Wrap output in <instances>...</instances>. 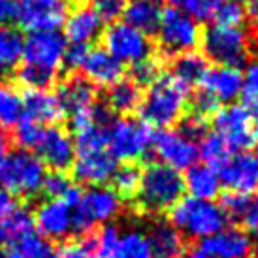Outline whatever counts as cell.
<instances>
[{
	"instance_id": "obj_35",
	"label": "cell",
	"mask_w": 258,
	"mask_h": 258,
	"mask_svg": "<svg viewBox=\"0 0 258 258\" xmlns=\"http://www.w3.org/2000/svg\"><path fill=\"white\" fill-rule=\"evenodd\" d=\"M121 234L113 224H100L94 230V254L96 258H117Z\"/></svg>"
},
{
	"instance_id": "obj_34",
	"label": "cell",
	"mask_w": 258,
	"mask_h": 258,
	"mask_svg": "<svg viewBox=\"0 0 258 258\" xmlns=\"http://www.w3.org/2000/svg\"><path fill=\"white\" fill-rule=\"evenodd\" d=\"M173 8H177L179 12L192 17L194 21H209L213 19L219 12V8L226 0H170Z\"/></svg>"
},
{
	"instance_id": "obj_27",
	"label": "cell",
	"mask_w": 258,
	"mask_h": 258,
	"mask_svg": "<svg viewBox=\"0 0 258 258\" xmlns=\"http://www.w3.org/2000/svg\"><path fill=\"white\" fill-rule=\"evenodd\" d=\"M124 23L132 25L134 29L142 30L144 34H153L158 29L160 21V10L153 2H144V0H134L132 4L124 10Z\"/></svg>"
},
{
	"instance_id": "obj_28",
	"label": "cell",
	"mask_w": 258,
	"mask_h": 258,
	"mask_svg": "<svg viewBox=\"0 0 258 258\" xmlns=\"http://www.w3.org/2000/svg\"><path fill=\"white\" fill-rule=\"evenodd\" d=\"M208 70L209 68L204 55L196 53V51H188V53H183L173 60L172 76L190 89L192 85H200L202 78L206 76Z\"/></svg>"
},
{
	"instance_id": "obj_36",
	"label": "cell",
	"mask_w": 258,
	"mask_h": 258,
	"mask_svg": "<svg viewBox=\"0 0 258 258\" xmlns=\"http://www.w3.org/2000/svg\"><path fill=\"white\" fill-rule=\"evenodd\" d=\"M0 226L4 230L8 241L15 243L27 232L34 230V215L29 211V208H17Z\"/></svg>"
},
{
	"instance_id": "obj_46",
	"label": "cell",
	"mask_w": 258,
	"mask_h": 258,
	"mask_svg": "<svg viewBox=\"0 0 258 258\" xmlns=\"http://www.w3.org/2000/svg\"><path fill=\"white\" fill-rule=\"evenodd\" d=\"M55 258H96L93 249L83 243V239L74 237L60 245L55 252Z\"/></svg>"
},
{
	"instance_id": "obj_45",
	"label": "cell",
	"mask_w": 258,
	"mask_h": 258,
	"mask_svg": "<svg viewBox=\"0 0 258 258\" xmlns=\"http://www.w3.org/2000/svg\"><path fill=\"white\" fill-rule=\"evenodd\" d=\"M74 183L66 177L62 172H51L45 173V179L42 185V192L47 198H62L64 192L72 186Z\"/></svg>"
},
{
	"instance_id": "obj_23",
	"label": "cell",
	"mask_w": 258,
	"mask_h": 258,
	"mask_svg": "<svg viewBox=\"0 0 258 258\" xmlns=\"http://www.w3.org/2000/svg\"><path fill=\"white\" fill-rule=\"evenodd\" d=\"M60 117L62 111L58 108V102L49 91H27L23 96V119L43 126L58 121Z\"/></svg>"
},
{
	"instance_id": "obj_43",
	"label": "cell",
	"mask_w": 258,
	"mask_h": 258,
	"mask_svg": "<svg viewBox=\"0 0 258 258\" xmlns=\"http://www.w3.org/2000/svg\"><path fill=\"white\" fill-rule=\"evenodd\" d=\"M128 6V0H91V8L98 14V17L104 21H115L119 19Z\"/></svg>"
},
{
	"instance_id": "obj_24",
	"label": "cell",
	"mask_w": 258,
	"mask_h": 258,
	"mask_svg": "<svg viewBox=\"0 0 258 258\" xmlns=\"http://www.w3.org/2000/svg\"><path fill=\"white\" fill-rule=\"evenodd\" d=\"M183 179H185V190H188L196 200L213 202V198H217L221 192L219 173L206 164H194L192 168H188Z\"/></svg>"
},
{
	"instance_id": "obj_56",
	"label": "cell",
	"mask_w": 258,
	"mask_h": 258,
	"mask_svg": "<svg viewBox=\"0 0 258 258\" xmlns=\"http://www.w3.org/2000/svg\"><path fill=\"white\" fill-rule=\"evenodd\" d=\"M144 2H153V4H158L160 0H144Z\"/></svg>"
},
{
	"instance_id": "obj_9",
	"label": "cell",
	"mask_w": 258,
	"mask_h": 258,
	"mask_svg": "<svg viewBox=\"0 0 258 258\" xmlns=\"http://www.w3.org/2000/svg\"><path fill=\"white\" fill-rule=\"evenodd\" d=\"M119 196L106 186H93L81 194V200L72 211V232L76 236L87 234L113 219L121 211Z\"/></svg>"
},
{
	"instance_id": "obj_39",
	"label": "cell",
	"mask_w": 258,
	"mask_h": 258,
	"mask_svg": "<svg viewBox=\"0 0 258 258\" xmlns=\"http://www.w3.org/2000/svg\"><path fill=\"white\" fill-rule=\"evenodd\" d=\"M117 258H153L147 236L140 232H128L121 237Z\"/></svg>"
},
{
	"instance_id": "obj_49",
	"label": "cell",
	"mask_w": 258,
	"mask_h": 258,
	"mask_svg": "<svg viewBox=\"0 0 258 258\" xmlns=\"http://www.w3.org/2000/svg\"><path fill=\"white\" fill-rule=\"evenodd\" d=\"M245 228H247V234H251L254 237V241L258 245V196L254 200H251V206H249V211H247V215H245L243 222Z\"/></svg>"
},
{
	"instance_id": "obj_55",
	"label": "cell",
	"mask_w": 258,
	"mask_h": 258,
	"mask_svg": "<svg viewBox=\"0 0 258 258\" xmlns=\"http://www.w3.org/2000/svg\"><path fill=\"white\" fill-rule=\"evenodd\" d=\"M6 72H8V68L4 64H0V81L6 78Z\"/></svg>"
},
{
	"instance_id": "obj_48",
	"label": "cell",
	"mask_w": 258,
	"mask_h": 258,
	"mask_svg": "<svg viewBox=\"0 0 258 258\" xmlns=\"http://www.w3.org/2000/svg\"><path fill=\"white\" fill-rule=\"evenodd\" d=\"M87 51L89 49H87L85 45H76V43H70V45L66 47V53H64V64L68 66V68H72V70L81 68Z\"/></svg>"
},
{
	"instance_id": "obj_11",
	"label": "cell",
	"mask_w": 258,
	"mask_h": 258,
	"mask_svg": "<svg viewBox=\"0 0 258 258\" xmlns=\"http://www.w3.org/2000/svg\"><path fill=\"white\" fill-rule=\"evenodd\" d=\"M153 151L160 158V164L170 166L177 172L192 168L200 158L196 140L188 136L185 130L177 128H162L155 134Z\"/></svg>"
},
{
	"instance_id": "obj_37",
	"label": "cell",
	"mask_w": 258,
	"mask_h": 258,
	"mask_svg": "<svg viewBox=\"0 0 258 258\" xmlns=\"http://www.w3.org/2000/svg\"><path fill=\"white\" fill-rule=\"evenodd\" d=\"M241 74H243V85L239 93L241 102L251 113L258 115V58L251 60Z\"/></svg>"
},
{
	"instance_id": "obj_4",
	"label": "cell",
	"mask_w": 258,
	"mask_h": 258,
	"mask_svg": "<svg viewBox=\"0 0 258 258\" xmlns=\"http://www.w3.org/2000/svg\"><path fill=\"white\" fill-rule=\"evenodd\" d=\"M45 166L40 158L25 149L8 153L0 164V183L14 198L29 200L42 190L45 179Z\"/></svg>"
},
{
	"instance_id": "obj_21",
	"label": "cell",
	"mask_w": 258,
	"mask_h": 258,
	"mask_svg": "<svg viewBox=\"0 0 258 258\" xmlns=\"http://www.w3.org/2000/svg\"><path fill=\"white\" fill-rule=\"evenodd\" d=\"M93 85L111 87L122 79V64L106 49H89L79 68Z\"/></svg>"
},
{
	"instance_id": "obj_16",
	"label": "cell",
	"mask_w": 258,
	"mask_h": 258,
	"mask_svg": "<svg viewBox=\"0 0 258 258\" xmlns=\"http://www.w3.org/2000/svg\"><path fill=\"white\" fill-rule=\"evenodd\" d=\"M36 157L43 162V166L51 168L53 172L64 173L68 168H72L76 158V147L74 140L66 130L58 126H43L42 138L38 142Z\"/></svg>"
},
{
	"instance_id": "obj_41",
	"label": "cell",
	"mask_w": 258,
	"mask_h": 258,
	"mask_svg": "<svg viewBox=\"0 0 258 258\" xmlns=\"http://www.w3.org/2000/svg\"><path fill=\"white\" fill-rule=\"evenodd\" d=\"M42 132L43 126H40V124L32 121H27V119H21L15 124V142L25 151L36 149L38 142L42 138Z\"/></svg>"
},
{
	"instance_id": "obj_19",
	"label": "cell",
	"mask_w": 258,
	"mask_h": 258,
	"mask_svg": "<svg viewBox=\"0 0 258 258\" xmlns=\"http://www.w3.org/2000/svg\"><path fill=\"white\" fill-rule=\"evenodd\" d=\"M34 226L47 239H64L72 232V208L58 198H49L38 206Z\"/></svg>"
},
{
	"instance_id": "obj_13",
	"label": "cell",
	"mask_w": 258,
	"mask_h": 258,
	"mask_svg": "<svg viewBox=\"0 0 258 258\" xmlns=\"http://www.w3.org/2000/svg\"><path fill=\"white\" fill-rule=\"evenodd\" d=\"M66 47H68L66 38L58 30L30 32V36L25 40L23 60L25 64L57 74L58 68L64 64Z\"/></svg>"
},
{
	"instance_id": "obj_17",
	"label": "cell",
	"mask_w": 258,
	"mask_h": 258,
	"mask_svg": "<svg viewBox=\"0 0 258 258\" xmlns=\"http://www.w3.org/2000/svg\"><path fill=\"white\" fill-rule=\"evenodd\" d=\"M115 170H117V160L111 157L108 149L76 153L72 164L74 177L79 183L91 186H102L104 183L111 181Z\"/></svg>"
},
{
	"instance_id": "obj_33",
	"label": "cell",
	"mask_w": 258,
	"mask_h": 258,
	"mask_svg": "<svg viewBox=\"0 0 258 258\" xmlns=\"http://www.w3.org/2000/svg\"><path fill=\"white\" fill-rule=\"evenodd\" d=\"M198 149H200V157L206 160V166L213 168L215 172L228 160L230 155L234 153V151L226 145V142H224L219 134H215V132L206 134V136L202 138Z\"/></svg>"
},
{
	"instance_id": "obj_52",
	"label": "cell",
	"mask_w": 258,
	"mask_h": 258,
	"mask_svg": "<svg viewBox=\"0 0 258 258\" xmlns=\"http://www.w3.org/2000/svg\"><path fill=\"white\" fill-rule=\"evenodd\" d=\"M245 15H249L252 21L258 23V0H243Z\"/></svg>"
},
{
	"instance_id": "obj_25",
	"label": "cell",
	"mask_w": 258,
	"mask_h": 258,
	"mask_svg": "<svg viewBox=\"0 0 258 258\" xmlns=\"http://www.w3.org/2000/svg\"><path fill=\"white\" fill-rule=\"evenodd\" d=\"M153 258H179L186 249L185 237L172 224H157L147 236Z\"/></svg>"
},
{
	"instance_id": "obj_53",
	"label": "cell",
	"mask_w": 258,
	"mask_h": 258,
	"mask_svg": "<svg viewBox=\"0 0 258 258\" xmlns=\"http://www.w3.org/2000/svg\"><path fill=\"white\" fill-rule=\"evenodd\" d=\"M8 155V138L6 134L0 130V164H2V160L6 158Z\"/></svg>"
},
{
	"instance_id": "obj_10",
	"label": "cell",
	"mask_w": 258,
	"mask_h": 258,
	"mask_svg": "<svg viewBox=\"0 0 258 258\" xmlns=\"http://www.w3.org/2000/svg\"><path fill=\"white\" fill-rule=\"evenodd\" d=\"M157 34L166 55H183L194 51L202 38L200 23L173 6L160 10Z\"/></svg>"
},
{
	"instance_id": "obj_5",
	"label": "cell",
	"mask_w": 258,
	"mask_h": 258,
	"mask_svg": "<svg viewBox=\"0 0 258 258\" xmlns=\"http://www.w3.org/2000/svg\"><path fill=\"white\" fill-rule=\"evenodd\" d=\"M155 132L142 119H111L108 124V151L115 160L136 162L153 147Z\"/></svg>"
},
{
	"instance_id": "obj_51",
	"label": "cell",
	"mask_w": 258,
	"mask_h": 258,
	"mask_svg": "<svg viewBox=\"0 0 258 258\" xmlns=\"http://www.w3.org/2000/svg\"><path fill=\"white\" fill-rule=\"evenodd\" d=\"M179 258H213V256L204 251L200 245H196V247H186Z\"/></svg>"
},
{
	"instance_id": "obj_6",
	"label": "cell",
	"mask_w": 258,
	"mask_h": 258,
	"mask_svg": "<svg viewBox=\"0 0 258 258\" xmlns=\"http://www.w3.org/2000/svg\"><path fill=\"white\" fill-rule=\"evenodd\" d=\"M215 134L226 142L232 151H252L258 147V115L243 104H228L213 117Z\"/></svg>"
},
{
	"instance_id": "obj_26",
	"label": "cell",
	"mask_w": 258,
	"mask_h": 258,
	"mask_svg": "<svg viewBox=\"0 0 258 258\" xmlns=\"http://www.w3.org/2000/svg\"><path fill=\"white\" fill-rule=\"evenodd\" d=\"M142 104V89L134 81L119 79L108 89V106L117 113H130Z\"/></svg>"
},
{
	"instance_id": "obj_38",
	"label": "cell",
	"mask_w": 258,
	"mask_h": 258,
	"mask_svg": "<svg viewBox=\"0 0 258 258\" xmlns=\"http://www.w3.org/2000/svg\"><path fill=\"white\" fill-rule=\"evenodd\" d=\"M249 206H251V196L249 194L232 192V190H226V192L221 194L219 208L222 209V213L228 221L243 222L245 215L249 211Z\"/></svg>"
},
{
	"instance_id": "obj_15",
	"label": "cell",
	"mask_w": 258,
	"mask_h": 258,
	"mask_svg": "<svg viewBox=\"0 0 258 258\" xmlns=\"http://www.w3.org/2000/svg\"><path fill=\"white\" fill-rule=\"evenodd\" d=\"M221 185L226 190L239 194H252L258 190V153L237 151L217 170Z\"/></svg>"
},
{
	"instance_id": "obj_12",
	"label": "cell",
	"mask_w": 258,
	"mask_h": 258,
	"mask_svg": "<svg viewBox=\"0 0 258 258\" xmlns=\"http://www.w3.org/2000/svg\"><path fill=\"white\" fill-rule=\"evenodd\" d=\"M104 49L121 64H136L151 55L149 36L128 23H113L104 32Z\"/></svg>"
},
{
	"instance_id": "obj_44",
	"label": "cell",
	"mask_w": 258,
	"mask_h": 258,
	"mask_svg": "<svg viewBox=\"0 0 258 258\" xmlns=\"http://www.w3.org/2000/svg\"><path fill=\"white\" fill-rule=\"evenodd\" d=\"M160 78V66L155 58H145L142 62L132 64V81L136 85H151Z\"/></svg>"
},
{
	"instance_id": "obj_40",
	"label": "cell",
	"mask_w": 258,
	"mask_h": 258,
	"mask_svg": "<svg viewBox=\"0 0 258 258\" xmlns=\"http://www.w3.org/2000/svg\"><path fill=\"white\" fill-rule=\"evenodd\" d=\"M17 76H19V81L29 91H47L55 83V78H57V74L47 72V70H42V68L29 66V64L23 66Z\"/></svg>"
},
{
	"instance_id": "obj_50",
	"label": "cell",
	"mask_w": 258,
	"mask_h": 258,
	"mask_svg": "<svg viewBox=\"0 0 258 258\" xmlns=\"http://www.w3.org/2000/svg\"><path fill=\"white\" fill-rule=\"evenodd\" d=\"M17 209V200L6 190H0V224Z\"/></svg>"
},
{
	"instance_id": "obj_2",
	"label": "cell",
	"mask_w": 258,
	"mask_h": 258,
	"mask_svg": "<svg viewBox=\"0 0 258 258\" xmlns=\"http://www.w3.org/2000/svg\"><path fill=\"white\" fill-rule=\"evenodd\" d=\"M188 87L172 74L160 76L147 89L145 98L140 104L142 121L149 126L170 128L179 121L188 104Z\"/></svg>"
},
{
	"instance_id": "obj_1",
	"label": "cell",
	"mask_w": 258,
	"mask_h": 258,
	"mask_svg": "<svg viewBox=\"0 0 258 258\" xmlns=\"http://www.w3.org/2000/svg\"><path fill=\"white\" fill-rule=\"evenodd\" d=\"M185 179L177 170L166 164H149L142 170L140 190L134 200V209L145 215L166 213L183 198Z\"/></svg>"
},
{
	"instance_id": "obj_14",
	"label": "cell",
	"mask_w": 258,
	"mask_h": 258,
	"mask_svg": "<svg viewBox=\"0 0 258 258\" xmlns=\"http://www.w3.org/2000/svg\"><path fill=\"white\" fill-rule=\"evenodd\" d=\"M70 14V0H19V19L29 32L57 30Z\"/></svg>"
},
{
	"instance_id": "obj_30",
	"label": "cell",
	"mask_w": 258,
	"mask_h": 258,
	"mask_svg": "<svg viewBox=\"0 0 258 258\" xmlns=\"http://www.w3.org/2000/svg\"><path fill=\"white\" fill-rule=\"evenodd\" d=\"M140 181H142V168L136 164H122L121 168L117 166L113 177H111V183H113V190L119 200H128L134 202L136 200V194L140 190Z\"/></svg>"
},
{
	"instance_id": "obj_29",
	"label": "cell",
	"mask_w": 258,
	"mask_h": 258,
	"mask_svg": "<svg viewBox=\"0 0 258 258\" xmlns=\"http://www.w3.org/2000/svg\"><path fill=\"white\" fill-rule=\"evenodd\" d=\"M23 119V94L19 89L0 83V130L14 128Z\"/></svg>"
},
{
	"instance_id": "obj_8",
	"label": "cell",
	"mask_w": 258,
	"mask_h": 258,
	"mask_svg": "<svg viewBox=\"0 0 258 258\" xmlns=\"http://www.w3.org/2000/svg\"><path fill=\"white\" fill-rule=\"evenodd\" d=\"M204 53L209 60L219 66L245 64L249 55V34L241 27H226V25H211L202 40Z\"/></svg>"
},
{
	"instance_id": "obj_31",
	"label": "cell",
	"mask_w": 258,
	"mask_h": 258,
	"mask_svg": "<svg viewBox=\"0 0 258 258\" xmlns=\"http://www.w3.org/2000/svg\"><path fill=\"white\" fill-rule=\"evenodd\" d=\"M25 49V38L21 30H17L12 25L0 27V64L6 68L15 66L23 58Z\"/></svg>"
},
{
	"instance_id": "obj_32",
	"label": "cell",
	"mask_w": 258,
	"mask_h": 258,
	"mask_svg": "<svg viewBox=\"0 0 258 258\" xmlns=\"http://www.w3.org/2000/svg\"><path fill=\"white\" fill-rule=\"evenodd\" d=\"M14 249L21 252L23 258H55V252H57L51 239L43 237L40 232H36V228L19 237L15 241Z\"/></svg>"
},
{
	"instance_id": "obj_18",
	"label": "cell",
	"mask_w": 258,
	"mask_h": 258,
	"mask_svg": "<svg viewBox=\"0 0 258 258\" xmlns=\"http://www.w3.org/2000/svg\"><path fill=\"white\" fill-rule=\"evenodd\" d=\"M55 98H57L62 115H70V119L91 113L96 108L94 85L89 83L85 78H78V76H72L64 79L62 83H58Z\"/></svg>"
},
{
	"instance_id": "obj_3",
	"label": "cell",
	"mask_w": 258,
	"mask_h": 258,
	"mask_svg": "<svg viewBox=\"0 0 258 258\" xmlns=\"http://www.w3.org/2000/svg\"><path fill=\"white\" fill-rule=\"evenodd\" d=\"M168 221L181 234L185 232L190 237L206 239L224 230L228 219L213 202L196 200L192 196H186L168 211Z\"/></svg>"
},
{
	"instance_id": "obj_42",
	"label": "cell",
	"mask_w": 258,
	"mask_h": 258,
	"mask_svg": "<svg viewBox=\"0 0 258 258\" xmlns=\"http://www.w3.org/2000/svg\"><path fill=\"white\" fill-rule=\"evenodd\" d=\"M215 19L219 25H226V27H241L245 19V8L243 2L239 0H226L219 12H217Z\"/></svg>"
},
{
	"instance_id": "obj_47",
	"label": "cell",
	"mask_w": 258,
	"mask_h": 258,
	"mask_svg": "<svg viewBox=\"0 0 258 258\" xmlns=\"http://www.w3.org/2000/svg\"><path fill=\"white\" fill-rule=\"evenodd\" d=\"M19 19V0H0V27Z\"/></svg>"
},
{
	"instance_id": "obj_22",
	"label": "cell",
	"mask_w": 258,
	"mask_h": 258,
	"mask_svg": "<svg viewBox=\"0 0 258 258\" xmlns=\"http://www.w3.org/2000/svg\"><path fill=\"white\" fill-rule=\"evenodd\" d=\"M102 32V19L91 6H79L64 21V38L76 45L93 43Z\"/></svg>"
},
{
	"instance_id": "obj_20",
	"label": "cell",
	"mask_w": 258,
	"mask_h": 258,
	"mask_svg": "<svg viewBox=\"0 0 258 258\" xmlns=\"http://www.w3.org/2000/svg\"><path fill=\"white\" fill-rule=\"evenodd\" d=\"M200 247L213 258H251L254 249L251 236L236 226L224 228L215 236L202 239Z\"/></svg>"
},
{
	"instance_id": "obj_54",
	"label": "cell",
	"mask_w": 258,
	"mask_h": 258,
	"mask_svg": "<svg viewBox=\"0 0 258 258\" xmlns=\"http://www.w3.org/2000/svg\"><path fill=\"white\" fill-rule=\"evenodd\" d=\"M0 258H23L21 252L17 251V249H0Z\"/></svg>"
},
{
	"instance_id": "obj_7",
	"label": "cell",
	"mask_w": 258,
	"mask_h": 258,
	"mask_svg": "<svg viewBox=\"0 0 258 258\" xmlns=\"http://www.w3.org/2000/svg\"><path fill=\"white\" fill-rule=\"evenodd\" d=\"M243 74L239 68L232 66H217L208 70L200 81V94L196 96L194 113H213L221 104H232L241 93Z\"/></svg>"
}]
</instances>
